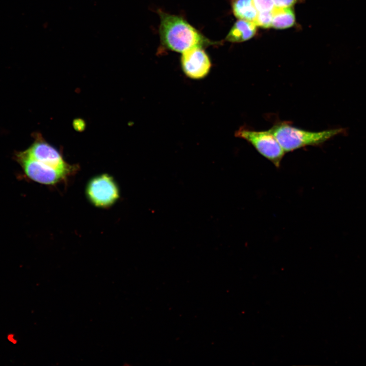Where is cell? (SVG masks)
Wrapping results in <instances>:
<instances>
[{
    "label": "cell",
    "instance_id": "obj_3",
    "mask_svg": "<svg viewBox=\"0 0 366 366\" xmlns=\"http://www.w3.org/2000/svg\"><path fill=\"white\" fill-rule=\"evenodd\" d=\"M85 194L91 204L102 208L111 207L120 197L117 184L112 176L106 173L89 179L86 186Z\"/></svg>",
    "mask_w": 366,
    "mask_h": 366
},
{
    "label": "cell",
    "instance_id": "obj_9",
    "mask_svg": "<svg viewBox=\"0 0 366 366\" xmlns=\"http://www.w3.org/2000/svg\"><path fill=\"white\" fill-rule=\"evenodd\" d=\"M232 11L239 19L254 22L258 12L252 0H231Z\"/></svg>",
    "mask_w": 366,
    "mask_h": 366
},
{
    "label": "cell",
    "instance_id": "obj_4",
    "mask_svg": "<svg viewBox=\"0 0 366 366\" xmlns=\"http://www.w3.org/2000/svg\"><path fill=\"white\" fill-rule=\"evenodd\" d=\"M236 137L249 142L260 155L279 167L285 152L269 130L257 131L240 128L235 133Z\"/></svg>",
    "mask_w": 366,
    "mask_h": 366
},
{
    "label": "cell",
    "instance_id": "obj_12",
    "mask_svg": "<svg viewBox=\"0 0 366 366\" xmlns=\"http://www.w3.org/2000/svg\"><path fill=\"white\" fill-rule=\"evenodd\" d=\"M257 11H271L274 8V0H252Z\"/></svg>",
    "mask_w": 366,
    "mask_h": 366
},
{
    "label": "cell",
    "instance_id": "obj_10",
    "mask_svg": "<svg viewBox=\"0 0 366 366\" xmlns=\"http://www.w3.org/2000/svg\"><path fill=\"white\" fill-rule=\"evenodd\" d=\"M272 27L276 29H285L292 26L295 22V16L291 8H274L272 10Z\"/></svg>",
    "mask_w": 366,
    "mask_h": 366
},
{
    "label": "cell",
    "instance_id": "obj_6",
    "mask_svg": "<svg viewBox=\"0 0 366 366\" xmlns=\"http://www.w3.org/2000/svg\"><path fill=\"white\" fill-rule=\"evenodd\" d=\"M24 151L29 157L70 175L76 170V166L67 163L58 150L41 138Z\"/></svg>",
    "mask_w": 366,
    "mask_h": 366
},
{
    "label": "cell",
    "instance_id": "obj_5",
    "mask_svg": "<svg viewBox=\"0 0 366 366\" xmlns=\"http://www.w3.org/2000/svg\"><path fill=\"white\" fill-rule=\"evenodd\" d=\"M16 158L25 174L30 179L42 184L53 185L70 175L29 157L24 151L18 154Z\"/></svg>",
    "mask_w": 366,
    "mask_h": 366
},
{
    "label": "cell",
    "instance_id": "obj_2",
    "mask_svg": "<svg viewBox=\"0 0 366 366\" xmlns=\"http://www.w3.org/2000/svg\"><path fill=\"white\" fill-rule=\"evenodd\" d=\"M269 130L285 152L307 146L321 145L337 135L346 136L348 134L346 128L312 132L296 128L285 121L275 124Z\"/></svg>",
    "mask_w": 366,
    "mask_h": 366
},
{
    "label": "cell",
    "instance_id": "obj_1",
    "mask_svg": "<svg viewBox=\"0 0 366 366\" xmlns=\"http://www.w3.org/2000/svg\"><path fill=\"white\" fill-rule=\"evenodd\" d=\"M159 35L162 45L167 49L184 52L195 47L215 44L182 17L159 10Z\"/></svg>",
    "mask_w": 366,
    "mask_h": 366
},
{
    "label": "cell",
    "instance_id": "obj_7",
    "mask_svg": "<svg viewBox=\"0 0 366 366\" xmlns=\"http://www.w3.org/2000/svg\"><path fill=\"white\" fill-rule=\"evenodd\" d=\"M181 66L184 73L192 79L205 77L210 71L211 62L202 47H195L182 53Z\"/></svg>",
    "mask_w": 366,
    "mask_h": 366
},
{
    "label": "cell",
    "instance_id": "obj_8",
    "mask_svg": "<svg viewBox=\"0 0 366 366\" xmlns=\"http://www.w3.org/2000/svg\"><path fill=\"white\" fill-rule=\"evenodd\" d=\"M256 26L254 22L239 19L233 24L225 39L233 43L250 40L256 35Z\"/></svg>",
    "mask_w": 366,
    "mask_h": 366
},
{
    "label": "cell",
    "instance_id": "obj_11",
    "mask_svg": "<svg viewBox=\"0 0 366 366\" xmlns=\"http://www.w3.org/2000/svg\"><path fill=\"white\" fill-rule=\"evenodd\" d=\"M272 13L271 11L258 13L254 23L257 26L263 28H268L272 26Z\"/></svg>",
    "mask_w": 366,
    "mask_h": 366
},
{
    "label": "cell",
    "instance_id": "obj_13",
    "mask_svg": "<svg viewBox=\"0 0 366 366\" xmlns=\"http://www.w3.org/2000/svg\"><path fill=\"white\" fill-rule=\"evenodd\" d=\"M298 0H274V8H291L298 2Z\"/></svg>",
    "mask_w": 366,
    "mask_h": 366
}]
</instances>
